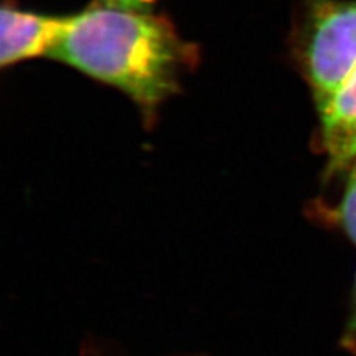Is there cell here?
I'll return each mask as SVG.
<instances>
[{"instance_id":"obj_1","label":"cell","mask_w":356,"mask_h":356,"mask_svg":"<svg viewBox=\"0 0 356 356\" xmlns=\"http://www.w3.org/2000/svg\"><path fill=\"white\" fill-rule=\"evenodd\" d=\"M49 57L115 86L152 118L196 61V49L150 10L97 3L65 17Z\"/></svg>"},{"instance_id":"obj_2","label":"cell","mask_w":356,"mask_h":356,"mask_svg":"<svg viewBox=\"0 0 356 356\" xmlns=\"http://www.w3.org/2000/svg\"><path fill=\"white\" fill-rule=\"evenodd\" d=\"M294 52L321 110L356 69V0H306Z\"/></svg>"},{"instance_id":"obj_3","label":"cell","mask_w":356,"mask_h":356,"mask_svg":"<svg viewBox=\"0 0 356 356\" xmlns=\"http://www.w3.org/2000/svg\"><path fill=\"white\" fill-rule=\"evenodd\" d=\"M64 22L65 17L29 13L6 3L0 19V64L6 67L43 55L49 57Z\"/></svg>"},{"instance_id":"obj_4","label":"cell","mask_w":356,"mask_h":356,"mask_svg":"<svg viewBox=\"0 0 356 356\" xmlns=\"http://www.w3.org/2000/svg\"><path fill=\"white\" fill-rule=\"evenodd\" d=\"M319 119L327 172L336 174L356 159V69L319 110Z\"/></svg>"},{"instance_id":"obj_5","label":"cell","mask_w":356,"mask_h":356,"mask_svg":"<svg viewBox=\"0 0 356 356\" xmlns=\"http://www.w3.org/2000/svg\"><path fill=\"white\" fill-rule=\"evenodd\" d=\"M336 217L343 232L356 245V163L348 177L343 197L336 209Z\"/></svg>"},{"instance_id":"obj_6","label":"cell","mask_w":356,"mask_h":356,"mask_svg":"<svg viewBox=\"0 0 356 356\" xmlns=\"http://www.w3.org/2000/svg\"><path fill=\"white\" fill-rule=\"evenodd\" d=\"M343 341L346 346H353L356 343V275H355V286H353V298L352 307L348 318V325L343 332Z\"/></svg>"},{"instance_id":"obj_7","label":"cell","mask_w":356,"mask_h":356,"mask_svg":"<svg viewBox=\"0 0 356 356\" xmlns=\"http://www.w3.org/2000/svg\"><path fill=\"white\" fill-rule=\"evenodd\" d=\"M102 3L108 6L136 9V10H150L154 0H102Z\"/></svg>"}]
</instances>
